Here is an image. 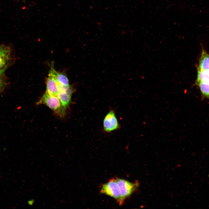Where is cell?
<instances>
[{
  "label": "cell",
  "instance_id": "8992f818",
  "mask_svg": "<svg viewBox=\"0 0 209 209\" xmlns=\"http://www.w3.org/2000/svg\"><path fill=\"white\" fill-rule=\"evenodd\" d=\"M56 71L53 65L50 70L47 80L46 92L50 94L57 96L59 84L55 76Z\"/></svg>",
  "mask_w": 209,
  "mask_h": 209
},
{
  "label": "cell",
  "instance_id": "7c38bea8",
  "mask_svg": "<svg viewBox=\"0 0 209 209\" xmlns=\"http://www.w3.org/2000/svg\"><path fill=\"white\" fill-rule=\"evenodd\" d=\"M5 84L4 82L1 77L0 76V91L3 88Z\"/></svg>",
  "mask_w": 209,
  "mask_h": 209
},
{
  "label": "cell",
  "instance_id": "30bf717a",
  "mask_svg": "<svg viewBox=\"0 0 209 209\" xmlns=\"http://www.w3.org/2000/svg\"><path fill=\"white\" fill-rule=\"evenodd\" d=\"M55 76L59 84L65 86L70 85L68 79L64 73L56 71Z\"/></svg>",
  "mask_w": 209,
  "mask_h": 209
},
{
  "label": "cell",
  "instance_id": "6da1fadb",
  "mask_svg": "<svg viewBox=\"0 0 209 209\" xmlns=\"http://www.w3.org/2000/svg\"><path fill=\"white\" fill-rule=\"evenodd\" d=\"M46 105L54 112L60 116H64L60 100L57 96L46 92L37 102V105Z\"/></svg>",
  "mask_w": 209,
  "mask_h": 209
},
{
  "label": "cell",
  "instance_id": "52a82bcc",
  "mask_svg": "<svg viewBox=\"0 0 209 209\" xmlns=\"http://www.w3.org/2000/svg\"><path fill=\"white\" fill-rule=\"evenodd\" d=\"M11 58V50L9 47L0 45V74L3 72Z\"/></svg>",
  "mask_w": 209,
  "mask_h": 209
},
{
  "label": "cell",
  "instance_id": "ba28073f",
  "mask_svg": "<svg viewBox=\"0 0 209 209\" xmlns=\"http://www.w3.org/2000/svg\"><path fill=\"white\" fill-rule=\"evenodd\" d=\"M198 69L209 70V55L203 49L202 51Z\"/></svg>",
  "mask_w": 209,
  "mask_h": 209
},
{
  "label": "cell",
  "instance_id": "8fae6325",
  "mask_svg": "<svg viewBox=\"0 0 209 209\" xmlns=\"http://www.w3.org/2000/svg\"><path fill=\"white\" fill-rule=\"evenodd\" d=\"M204 96L209 99V83L199 82L196 83Z\"/></svg>",
  "mask_w": 209,
  "mask_h": 209
},
{
  "label": "cell",
  "instance_id": "9c48e42d",
  "mask_svg": "<svg viewBox=\"0 0 209 209\" xmlns=\"http://www.w3.org/2000/svg\"><path fill=\"white\" fill-rule=\"evenodd\" d=\"M209 83V70H201L198 69L196 83Z\"/></svg>",
  "mask_w": 209,
  "mask_h": 209
},
{
  "label": "cell",
  "instance_id": "3957f363",
  "mask_svg": "<svg viewBox=\"0 0 209 209\" xmlns=\"http://www.w3.org/2000/svg\"><path fill=\"white\" fill-rule=\"evenodd\" d=\"M73 92V88L70 85L65 86L59 84L57 96L61 103L64 116L71 102Z\"/></svg>",
  "mask_w": 209,
  "mask_h": 209
},
{
  "label": "cell",
  "instance_id": "5b68a950",
  "mask_svg": "<svg viewBox=\"0 0 209 209\" xmlns=\"http://www.w3.org/2000/svg\"><path fill=\"white\" fill-rule=\"evenodd\" d=\"M103 125L104 130L107 132L114 131L120 128V124L113 110H110L105 115Z\"/></svg>",
  "mask_w": 209,
  "mask_h": 209
},
{
  "label": "cell",
  "instance_id": "4fadbf2b",
  "mask_svg": "<svg viewBox=\"0 0 209 209\" xmlns=\"http://www.w3.org/2000/svg\"><path fill=\"white\" fill-rule=\"evenodd\" d=\"M34 202V200L30 199V200H29L28 201V203L29 205L32 206L33 205Z\"/></svg>",
  "mask_w": 209,
  "mask_h": 209
},
{
  "label": "cell",
  "instance_id": "277c9868",
  "mask_svg": "<svg viewBox=\"0 0 209 209\" xmlns=\"http://www.w3.org/2000/svg\"><path fill=\"white\" fill-rule=\"evenodd\" d=\"M116 179L122 200L123 202L125 199L134 191L138 186L137 184L132 183L121 179L117 178Z\"/></svg>",
  "mask_w": 209,
  "mask_h": 209
},
{
  "label": "cell",
  "instance_id": "7a4b0ae2",
  "mask_svg": "<svg viewBox=\"0 0 209 209\" xmlns=\"http://www.w3.org/2000/svg\"><path fill=\"white\" fill-rule=\"evenodd\" d=\"M101 193L110 196L116 199L119 204L123 203L116 179H113L103 184L101 188Z\"/></svg>",
  "mask_w": 209,
  "mask_h": 209
}]
</instances>
